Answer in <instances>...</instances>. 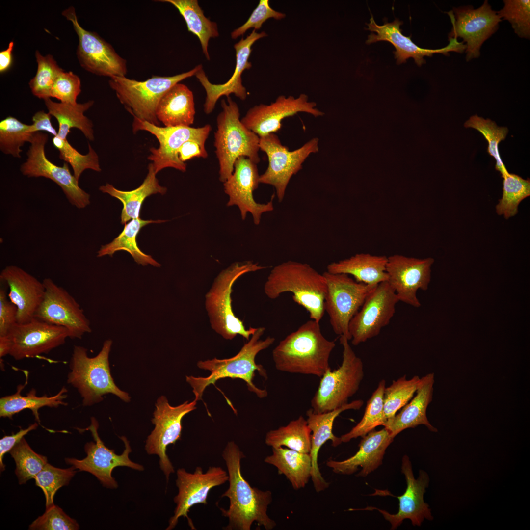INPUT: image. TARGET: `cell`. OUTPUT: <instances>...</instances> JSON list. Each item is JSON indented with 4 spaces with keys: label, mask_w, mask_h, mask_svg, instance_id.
<instances>
[{
    "label": "cell",
    "mask_w": 530,
    "mask_h": 530,
    "mask_svg": "<svg viewBox=\"0 0 530 530\" xmlns=\"http://www.w3.org/2000/svg\"><path fill=\"white\" fill-rule=\"evenodd\" d=\"M222 456L225 462L229 475V488L221 496L227 497L230 504L228 509L220 508L222 515L228 518L226 530H250L253 522L267 530L276 526L274 520L267 514L272 500L270 491H262L252 487L244 478L241 471V460L245 457L237 444L229 441Z\"/></svg>",
    "instance_id": "cell-1"
},
{
    "label": "cell",
    "mask_w": 530,
    "mask_h": 530,
    "mask_svg": "<svg viewBox=\"0 0 530 530\" xmlns=\"http://www.w3.org/2000/svg\"><path fill=\"white\" fill-rule=\"evenodd\" d=\"M319 323L308 320L279 342L272 352L277 370L320 378L331 368L329 358L336 344L323 335Z\"/></svg>",
    "instance_id": "cell-2"
},
{
    "label": "cell",
    "mask_w": 530,
    "mask_h": 530,
    "mask_svg": "<svg viewBox=\"0 0 530 530\" xmlns=\"http://www.w3.org/2000/svg\"><path fill=\"white\" fill-rule=\"evenodd\" d=\"M264 292L271 299L292 292L293 301L307 311L311 319L319 322L323 318L326 280L307 263L289 260L274 267L265 284Z\"/></svg>",
    "instance_id": "cell-3"
},
{
    "label": "cell",
    "mask_w": 530,
    "mask_h": 530,
    "mask_svg": "<svg viewBox=\"0 0 530 530\" xmlns=\"http://www.w3.org/2000/svg\"><path fill=\"white\" fill-rule=\"evenodd\" d=\"M265 328L260 327L251 336L248 342L245 343L240 351L234 356L224 359L214 358L212 360L199 361L197 363L198 368L211 372L206 377H196L193 376H186V380L193 389L195 400L202 399L204 391L210 384H214L222 378H238L243 380L246 383L248 390L254 393L258 398H263L267 396L265 389H261L256 386L253 382L255 371H258L260 375L265 379L267 378L266 370L262 365L257 364L255 362L256 355L262 350L269 347L273 344L275 339L267 337L265 340H261Z\"/></svg>",
    "instance_id": "cell-4"
},
{
    "label": "cell",
    "mask_w": 530,
    "mask_h": 530,
    "mask_svg": "<svg viewBox=\"0 0 530 530\" xmlns=\"http://www.w3.org/2000/svg\"><path fill=\"white\" fill-rule=\"evenodd\" d=\"M221 105L214 145L219 163V180L224 183L233 173L238 158L246 157L257 164L260 162V137L242 123L239 107L231 97H227V101L222 99Z\"/></svg>",
    "instance_id": "cell-5"
},
{
    "label": "cell",
    "mask_w": 530,
    "mask_h": 530,
    "mask_svg": "<svg viewBox=\"0 0 530 530\" xmlns=\"http://www.w3.org/2000/svg\"><path fill=\"white\" fill-rule=\"evenodd\" d=\"M112 344L111 340L105 341L101 350L94 357L88 356L85 347L74 346L67 383L77 389L84 406L102 401L103 396L108 394H113L126 402L130 401L129 394L117 386L110 373L109 354Z\"/></svg>",
    "instance_id": "cell-6"
},
{
    "label": "cell",
    "mask_w": 530,
    "mask_h": 530,
    "mask_svg": "<svg viewBox=\"0 0 530 530\" xmlns=\"http://www.w3.org/2000/svg\"><path fill=\"white\" fill-rule=\"evenodd\" d=\"M251 261L233 263L222 270L214 279L205 295V308L212 328L226 340L240 335L250 339L257 328L246 329L243 322L236 317L232 306L231 295L235 282L244 274L266 268Z\"/></svg>",
    "instance_id": "cell-7"
},
{
    "label": "cell",
    "mask_w": 530,
    "mask_h": 530,
    "mask_svg": "<svg viewBox=\"0 0 530 530\" xmlns=\"http://www.w3.org/2000/svg\"><path fill=\"white\" fill-rule=\"evenodd\" d=\"M203 68L201 64L186 72L172 76H153L138 81L124 77H114L109 80L120 103L134 117L159 126L156 116L158 104L164 95L174 85L195 76Z\"/></svg>",
    "instance_id": "cell-8"
},
{
    "label": "cell",
    "mask_w": 530,
    "mask_h": 530,
    "mask_svg": "<svg viewBox=\"0 0 530 530\" xmlns=\"http://www.w3.org/2000/svg\"><path fill=\"white\" fill-rule=\"evenodd\" d=\"M344 336H340L343 348L340 367L328 369L320 377L317 391L311 401V408L317 413L327 412L348 403V399L358 391L363 379L364 366Z\"/></svg>",
    "instance_id": "cell-9"
},
{
    "label": "cell",
    "mask_w": 530,
    "mask_h": 530,
    "mask_svg": "<svg viewBox=\"0 0 530 530\" xmlns=\"http://www.w3.org/2000/svg\"><path fill=\"white\" fill-rule=\"evenodd\" d=\"M327 282L324 310L335 333L349 341V322L376 286L358 282L345 274L323 273ZM377 286V285H376Z\"/></svg>",
    "instance_id": "cell-10"
},
{
    "label": "cell",
    "mask_w": 530,
    "mask_h": 530,
    "mask_svg": "<svg viewBox=\"0 0 530 530\" xmlns=\"http://www.w3.org/2000/svg\"><path fill=\"white\" fill-rule=\"evenodd\" d=\"M318 138H313L300 148L290 151L274 133L260 137L259 148L267 155L268 166L260 175L259 183L272 186L278 201H282L292 176L302 168L303 163L311 154L318 151Z\"/></svg>",
    "instance_id": "cell-11"
},
{
    "label": "cell",
    "mask_w": 530,
    "mask_h": 530,
    "mask_svg": "<svg viewBox=\"0 0 530 530\" xmlns=\"http://www.w3.org/2000/svg\"><path fill=\"white\" fill-rule=\"evenodd\" d=\"M197 401L172 406L164 396L159 397L155 404L152 423L155 427L146 440L145 449L149 455H157L159 458L160 469L165 476L167 482L170 475L175 472L166 450L170 444H175L181 439L182 420L188 413L196 409Z\"/></svg>",
    "instance_id": "cell-12"
},
{
    "label": "cell",
    "mask_w": 530,
    "mask_h": 530,
    "mask_svg": "<svg viewBox=\"0 0 530 530\" xmlns=\"http://www.w3.org/2000/svg\"><path fill=\"white\" fill-rule=\"evenodd\" d=\"M99 423L94 417L91 418V424L81 430L90 431L95 442H87L84 445L87 456L81 460L74 458H66V463L74 466L80 471L89 472L94 475L103 486L109 489H116L118 483L112 477L114 469L117 467H127L135 470L142 471L144 467L132 461L129 454L132 450L129 441L125 436L120 437L124 444L125 449L121 454H117L114 450L106 447L100 438L98 429Z\"/></svg>",
    "instance_id": "cell-13"
},
{
    "label": "cell",
    "mask_w": 530,
    "mask_h": 530,
    "mask_svg": "<svg viewBox=\"0 0 530 530\" xmlns=\"http://www.w3.org/2000/svg\"><path fill=\"white\" fill-rule=\"evenodd\" d=\"M48 140L46 133L35 132L30 141L27 158L20 167L22 174L28 177H43L56 184L62 190L70 203L78 209H83L90 203V195L81 189L72 174L68 164L57 166L48 159L45 147Z\"/></svg>",
    "instance_id": "cell-14"
},
{
    "label": "cell",
    "mask_w": 530,
    "mask_h": 530,
    "mask_svg": "<svg viewBox=\"0 0 530 530\" xmlns=\"http://www.w3.org/2000/svg\"><path fill=\"white\" fill-rule=\"evenodd\" d=\"M176 475V485L178 492L174 498L176 507L166 530L173 529L181 517L186 518L190 528L196 530L192 520L188 515L189 509L197 504L207 505L210 491L228 481V473L219 466H210L205 472H203L201 467L198 466L193 473L187 472L185 468H179Z\"/></svg>",
    "instance_id": "cell-15"
},
{
    "label": "cell",
    "mask_w": 530,
    "mask_h": 530,
    "mask_svg": "<svg viewBox=\"0 0 530 530\" xmlns=\"http://www.w3.org/2000/svg\"><path fill=\"white\" fill-rule=\"evenodd\" d=\"M133 132L146 131L154 135L159 142L158 148L150 149L148 159L152 161L157 174L162 169L171 167L185 172L186 165L179 159L177 151L186 141L193 139L205 143L212 130L209 124L199 128L190 126L161 127L134 118Z\"/></svg>",
    "instance_id": "cell-16"
},
{
    "label": "cell",
    "mask_w": 530,
    "mask_h": 530,
    "mask_svg": "<svg viewBox=\"0 0 530 530\" xmlns=\"http://www.w3.org/2000/svg\"><path fill=\"white\" fill-rule=\"evenodd\" d=\"M398 302L387 281L376 286L349 322L352 344L357 346L378 335L390 323Z\"/></svg>",
    "instance_id": "cell-17"
},
{
    "label": "cell",
    "mask_w": 530,
    "mask_h": 530,
    "mask_svg": "<svg viewBox=\"0 0 530 530\" xmlns=\"http://www.w3.org/2000/svg\"><path fill=\"white\" fill-rule=\"evenodd\" d=\"M62 15L73 24L79 40L77 55L80 65L87 71L99 75L124 77L127 73L126 60L112 46L96 33L87 31L79 23L74 8L70 7Z\"/></svg>",
    "instance_id": "cell-18"
},
{
    "label": "cell",
    "mask_w": 530,
    "mask_h": 530,
    "mask_svg": "<svg viewBox=\"0 0 530 530\" xmlns=\"http://www.w3.org/2000/svg\"><path fill=\"white\" fill-rule=\"evenodd\" d=\"M452 25L449 39L460 37L466 42V59L478 58L482 44L498 29L502 20L488 0L477 9L472 6L454 7L447 12Z\"/></svg>",
    "instance_id": "cell-19"
},
{
    "label": "cell",
    "mask_w": 530,
    "mask_h": 530,
    "mask_svg": "<svg viewBox=\"0 0 530 530\" xmlns=\"http://www.w3.org/2000/svg\"><path fill=\"white\" fill-rule=\"evenodd\" d=\"M43 282L45 295L34 318L65 328L71 339H81L91 332L90 322L74 297L51 278H45Z\"/></svg>",
    "instance_id": "cell-20"
},
{
    "label": "cell",
    "mask_w": 530,
    "mask_h": 530,
    "mask_svg": "<svg viewBox=\"0 0 530 530\" xmlns=\"http://www.w3.org/2000/svg\"><path fill=\"white\" fill-rule=\"evenodd\" d=\"M434 262L430 257L419 259L400 254L387 257V282L399 301L416 308L421 306L417 292L419 289H428Z\"/></svg>",
    "instance_id": "cell-21"
},
{
    "label": "cell",
    "mask_w": 530,
    "mask_h": 530,
    "mask_svg": "<svg viewBox=\"0 0 530 530\" xmlns=\"http://www.w3.org/2000/svg\"><path fill=\"white\" fill-rule=\"evenodd\" d=\"M260 175L257 164L245 157L238 158L234 166V171L223 183L224 191L228 196V207L237 206L242 220L248 213L251 214L254 223L259 225L262 214L273 210V195L266 203H259L253 197V192L259 186Z\"/></svg>",
    "instance_id": "cell-22"
},
{
    "label": "cell",
    "mask_w": 530,
    "mask_h": 530,
    "mask_svg": "<svg viewBox=\"0 0 530 530\" xmlns=\"http://www.w3.org/2000/svg\"><path fill=\"white\" fill-rule=\"evenodd\" d=\"M7 335L11 344L9 355L19 360L48 353L65 343L69 332L63 327L34 318L26 323H17Z\"/></svg>",
    "instance_id": "cell-23"
},
{
    "label": "cell",
    "mask_w": 530,
    "mask_h": 530,
    "mask_svg": "<svg viewBox=\"0 0 530 530\" xmlns=\"http://www.w3.org/2000/svg\"><path fill=\"white\" fill-rule=\"evenodd\" d=\"M316 103L309 102L308 97L301 94L297 98L281 95L270 105L260 104L250 108L241 119L242 123L260 137L274 133L281 126V121L298 112H304L315 117L324 113L316 108Z\"/></svg>",
    "instance_id": "cell-24"
},
{
    "label": "cell",
    "mask_w": 530,
    "mask_h": 530,
    "mask_svg": "<svg viewBox=\"0 0 530 530\" xmlns=\"http://www.w3.org/2000/svg\"><path fill=\"white\" fill-rule=\"evenodd\" d=\"M402 24V21L395 19L392 22H385L383 25H378L371 15L370 22L366 24L368 26L366 29L372 32L368 35L366 43L370 44L378 41H387L392 44L396 49L394 54L398 64L404 63L407 59L412 58L418 66L425 63L424 58V56H432L435 53L449 55V53L450 52L462 53L466 49L463 42H459L456 38L449 39L448 45L441 49L420 48L411 40L410 36L407 37L402 34L400 28Z\"/></svg>",
    "instance_id": "cell-25"
},
{
    "label": "cell",
    "mask_w": 530,
    "mask_h": 530,
    "mask_svg": "<svg viewBox=\"0 0 530 530\" xmlns=\"http://www.w3.org/2000/svg\"><path fill=\"white\" fill-rule=\"evenodd\" d=\"M401 473L404 474L407 487L399 500V509L397 513L390 514L387 511L374 507H368L363 510H377L386 520L391 524V530H395L406 519L411 521L413 526H420L426 519L432 520L433 517L429 505L424 500V494L428 487L429 477L424 471L420 470L419 476L415 479L409 457L404 455L402 458Z\"/></svg>",
    "instance_id": "cell-26"
},
{
    "label": "cell",
    "mask_w": 530,
    "mask_h": 530,
    "mask_svg": "<svg viewBox=\"0 0 530 530\" xmlns=\"http://www.w3.org/2000/svg\"><path fill=\"white\" fill-rule=\"evenodd\" d=\"M262 31L258 33L253 29L246 38L241 39L234 45L236 54V64L234 72L229 80L223 84L212 83L206 76L203 68L195 74V77L204 88L206 97L204 104V111L207 114L212 112L218 100L222 96H230L231 94L241 100L247 96L245 87L242 83L241 74L246 69L252 67L249 58L252 52L253 44L258 40L267 36Z\"/></svg>",
    "instance_id": "cell-27"
},
{
    "label": "cell",
    "mask_w": 530,
    "mask_h": 530,
    "mask_svg": "<svg viewBox=\"0 0 530 530\" xmlns=\"http://www.w3.org/2000/svg\"><path fill=\"white\" fill-rule=\"evenodd\" d=\"M0 280L9 288L8 296L17 308V323H25L34 318L44 297L43 282L22 268L6 266L0 274Z\"/></svg>",
    "instance_id": "cell-28"
},
{
    "label": "cell",
    "mask_w": 530,
    "mask_h": 530,
    "mask_svg": "<svg viewBox=\"0 0 530 530\" xmlns=\"http://www.w3.org/2000/svg\"><path fill=\"white\" fill-rule=\"evenodd\" d=\"M363 404V400L358 399L325 413H317L312 408L307 411L306 420L311 431V446L309 453L312 461L311 478L317 492L324 490L329 486V483L325 481L319 471L318 463L319 450L328 440L331 441L333 447L342 443L340 437L335 436L332 432L335 419L342 412L350 409L359 410Z\"/></svg>",
    "instance_id": "cell-29"
},
{
    "label": "cell",
    "mask_w": 530,
    "mask_h": 530,
    "mask_svg": "<svg viewBox=\"0 0 530 530\" xmlns=\"http://www.w3.org/2000/svg\"><path fill=\"white\" fill-rule=\"evenodd\" d=\"M394 439L385 428L379 431L374 429L362 437L359 449L353 456L341 461L330 459L326 465L335 473L341 475H351L360 467L362 469L356 476L366 477L382 464L386 450Z\"/></svg>",
    "instance_id": "cell-30"
},
{
    "label": "cell",
    "mask_w": 530,
    "mask_h": 530,
    "mask_svg": "<svg viewBox=\"0 0 530 530\" xmlns=\"http://www.w3.org/2000/svg\"><path fill=\"white\" fill-rule=\"evenodd\" d=\"M434 374L428 373L420 378L416 395L403 407L401 411L393 418L388 419L384 428L394 438L403 430L414 428L419 425H424L431 431L437 432V429L429 423L427 416V408L431 402L433 393Z\"/></svg>",
    "instance_id": "cell-31"
},
{
    "label": "cell",
    "mask_w": 530,
    "mask_h": 530,
    "mask_svg": "<svg viewBox=\"0 0 530 530\" xmlns=\"http://www.w3.org/2000/svg\"><path fill=\"white\" fill-rule=\"evenodd\" d=\"M387 263V257L384 255L358 253L329 264L326 271L333 274L351 275L358 282L376 286L388 281Z\"/></svg>",
    "instance_id": "cell-32"
},
{
    "label": "cell",
    "mask_w": 530,
    "mask_h": 530,
    "mask_svg": "<svg viewBox=\"0 0 530 530\" xmlns=\"http://www.w3.org/2000/svg\"><path fill=\"white\" fill-rule=\"evenodd\" d=\"M195 114L193 93L180 83L164 95L156 110L158 120L165 127L190 126L194 122Z\"/></svg>",
    "instance_id": "cell-33"
},
{
    "label": "cell",
    "mask_w": 530,
    "mask_h": 530,
    "mask_svg": "<svg viewBox=\"0 0 530 530\" xmlns=\"http://www.w3.org/2000/svg\"><path fill=\"white\" fill-rule=\"evenodd\" d=\"M148 172L142 184L131 191H122L116 189L112 185L106 184L100 186L99 190L119 200L123 207L121 214V223L125 224L130 220L140 217L141 206L145 199L152 194H164L167 188L159 184L156 177L152 163L149 164Z\"/></svg>",
    "instance_id": "cell-34"
},
{
    "label": "cell",
    "mask_w": 530,
    "mask_h": 530,
    "mask_svg": "<svg viewBox=\"0 0 530 530\" xmlns=\"http://www.w3.org/2000/svg\"><path fill=\"white\" fill-rule=\"evenodd\" d=\"M44 101L48 113L55 117L58 122L56 136L66 139L71 132L70 130L76 128L80 130L88 140L93 141L94 139L92 122L84 115V112L93 106V101L76 104L55 102L50 98Z\"/></svg>",
    "instance_id": "cell-35"
},
{
    "label": "cell",
    "mask_w": 530,
    "mask_h": 530,
    "mask_svg": "<svg viewBox=\"0 0 530 530\" xmlns=\"http://www.w3.org/2000/svg\"><path fill=\"white\" fill-rule=\"evenodd\" d=\"M272 448V454L266 457L264 462L276 467L278 474L284 475L293 489L304 488L311 477L312 461L310 454L283 447Z\"/></svg>",
    "instance_id": "cell-36"
},
{
    "label": "cell",
    "mask_w": 530,
    "mask_h": 530,
    "mask_svg": "<svg viewBox=\"0 0 530 530\" xmlns=\"http://www.w3.org/2000/svg\"><path fill=\"white\" fill-rule=\"evenodd\" d=\"M27 384L17 387V392L12 395L7 396L0 399V417L12 418V416L24 409L31 410L35 420L40 424L38 410L45 406L57 407L60 405L66 406L67 403L64 399L67 396V389L63 387L56 395L48 397L36 396V390L31 389L26 396L21 392Z\"/></svg>",
    "instance_id": "cell-37"
},
{
    "label": "cell",
    "mask_w": 530,
    "mask_h": 530,
    "mask_svg": "<svg viewBox=\"0 0 530 530\" xmlns=\"http://www.w3.org/2000/svg\"><path fill=\"white\" fill-rule=\"evenodd\" d=\"M166 220H142L140 217L131 220L125 224L122 232L111 242L102 245L97 253V257L106 255L112 256L115 252L124 250L129 252L135 262L142 265H151L159 267L161 265L155 260L151 256L143 252L139 248L136 241L137 236L141 229L151 223H161Z\"/></svg>",
    "instance_id": "cell-38"
},
{
    "label": "cell",
    "mask_w": 530,
    "mask_h": 530,
    "mask_svg": "<svg viewBox=\"0 0 530 530\" xmlns=\"http://www.w3.org/2000/svg\"><path fill=\"white\" fill-rule=\"evenodd\" d=\"M157 1L170 3L176 7L183 17L189 32L199 40L206 59L210 60L208 52L211 38L218 37L219 33L217 23L206 17L197 0H159Z\"/></svg>",
    "instance_id": "cell-39"
},
{
    "label": "cell",
    "mask_w": 530,
    "mask_h": 530,
    "mask_svg": "<svg viewBox=\"0 0 530 530\" xmlns=\"http://www.w3.org/2000/svg\"><path fill=\"white\" fill-rule=\"evenodd\" d=\"M265 443L272 448L285 446L301 453L309 454L311 431L307 420L300 416L286 426L269 431L266 434Z\"/></svg>",
    "instance_id": "cell-40"
},
{
    "label": "cell",
    "mask_w": 530,
    "mask_h": 530,
    "mask_svg": "<svg viewBox=\"0 0 530 530\" xmlns=\"http://www.w3.org/2000/svg\"><path fill=\"white\" fill-rule=\"evenodd\" d=\"M386 381L381 380L368 400L364 415L361 421L351 430L342 435V443H346L358 437H363L379 425H384L387 421L383 408V396Z\"/></svg>",
    "instance_id": "cell-41"
},
{
    "label": "cell",
    "mask_w": 530,
    "mask_h": 530,
    "mask_svg": "<svg viewBox=\"0 0 530 530\" xmlns=\"http://www.w3.org/2000/svg\"><path fill=\"white\" fill-rule=\"evenodd\" d=\"M34 133L31 125L9 116L0 122V149L5 154L20 158L21 147L30 142Z\"/></svg>",
    "instance_id": "cell-42"
},
{
    "label": "cell",
    "mask_w": 530,
    "mask_h": 530,
    "mask_svg": "<svg viewBox=\"0 0 530 530\" xmlns=\"http://www.w3.org/2000/svg\"><path fill=\"white\" fill-rule=\"evenodd\" d=\"M464 127L476 129L483 135L488 143L487 152L496 160V170L500 172L503 178L507 176L509 173L502 160L498 149L500 142L507 136V128L499 127L490 119H485L477 115L471 116L465 123Z\"/></svg>",
    "instance_id": "cell-43"
},
{
    "label": "cell",
    "mask_w": 530,
    "mask_h": 530,
    "mask_svg": "<svg viewBox=\"0 0 530 530\" xmlns=\"http://www.w3.org/2000/svg\"><path fill=\"white\" fill-rule=\"evenodd\" d=\"M503 184V195L496 206V212L507 219L517 213L520 203L530 195V180L509 173Z\"/></svg>",
    "instance_id": "cell-44"
},
{
    "label": "cell",
    "mask_w": 530,
    "mask_h": 530,
    "mask_svg": "<svg viewBox=\"0 0 530 530\" xmlns=\"http://www.w3.org/2000/svg\"><path fill=\"white\" fill-rule=\"evenodd\" d=\"M9 453L15 460L16 465L15 472L20 484L34 479L48 463L47 457L33 451L24 437Z\"/></svg>",
    "instance_id": "cell-45"
},
{
    "label": "cell",
    "mask_w": 530,
    "mask_h": 530,
    "mask_svg": "<svg viewBox=\"0 0 530 530\" xmlns=\"http://www.w3.org/2000/svg\"><path fill=\"white\" fill-rule=\"evenodd\" d=\"M420 378L414 376L408 380L406 375L394 380L392 384L385 387L383 396V408L387 419L396 414L411 400L416 393Z\"/></svg>",
    "instance_id": "cell-46"
},
{
    "label": "cell",
    "mask_w": 530,
    "mask_h": 530,
    "mask_svg": "<svg viewBox=\"0 0 530 530\" xmlns=\"http://www.w3.org/2000/svg\"><path fill=\"white\" fill-rule=\"evenodd\" d=\"M52 142L59 152V158L71 165L73 175L78 181L86 169L101 171L98 156L89 143L88 153L82 155L72 147L67 139L55 136L53 137Z\"/></svg>",
    "instance_id": "cell-47"
},
{
    "label": "cell",
    "mask_w": 530,
    "mask_h": 530,
    "mask_svg": "<svg viewBox=\"0 0 530 530\" xmlns=\"http://www.w3.org/2000/svg\"><path fill=\"white\" fill-rule=\"evenodd\" d=\"M35 57L37 70L36 75L29 82V85L34 96L45 100L51 97V91L54 81L63 71L50 54L43 56L36 51Z\"/></svg>",
    "instance_id": "cell-48"
},
{
    "label": "cell",
    "mask_w": 530,
    "mask_h": 530,
    "mask_svg": "<svg viewBox=\"0 0 530 530\" xmlns=\"http://www.w3.org/2000/svg\"><path fill=\"white\" fill-rule=\"evenodd\" d=\"M72 466L60 469L47 463L35 477L36 485L42 490L46 499V509L54 505L53 498L57 491L67 485L77 471Z\"/></svg>",
    "instance_id": "cell-49"
},
{
    "label": "cell",
    "mask_w": 530,
    "mask_h": 530,
    "mask_svg": "<svg viewBox=\"0 0 530 530\" xmlns=\"http://www.w3.org/2000/svg\"><path fill=\"white\" fill-rule=\"evenodd\" d=\"M504 2V7L497 11L500 18L508 21L519 37L530 39V0H505Z\"/></svg>",
    "instance_id": "cell-50"
},
{
    "label": "cell",
    "mask_w": 530,
    "mask_h": 530,
    "mask_svg": "<svg viewBox=\"0 0 530 530\" xmlns=\"http://www.w3.org/2000/svg\"><path fill=\"white\" fill-rule=\"evenodd\" d=\"M80 526L77 521L67 515L58 506L53 505L46 509L29 526L32 530H77Z\"/></svg>",
    "instance_id": "cell-51"
},
{
    "label": "cell",
    "mask_w": 530,
    "mask_h": 530,
    "mask_svg": "<svg viewBox=\"0 0 530 530\" xmlns=\"http://www.w3.org/2000/svg\"><path fill=\"white\" fill-rule=\"evenodd\" d=\"M80 92L81 82L79 77L72 72L63 71L54 81L51 97L59 100L61 103L76 104Z\"/></svg>",
    "instance_id": "cell-52"
},
{
    "label": "cell",
    "mask_w": 530,
    "mask_h": 530,
    "mask_svg": "<svg viewBox=\"0 0 530 530\" xmlns=\"http://www.w3.org/2000/svg\"><path fill=\"white\" fill-rule=\"evenodd\" d=\"M285 13L277 11L269 5L268 0H260L256 8L253 10L247 21L239 27L234 29L231 33V37L236 39L249 29L253 28L254 30L261 28L262 25L270 18L279 20L285 18Z\"/></svg>",
    "instance_id": "cell-53"
},
{
    "label": "cell",
    "mask_w": 530,
    "mask_h": 530,
    "mask_svg": "<svg viewBox=\"0 0 530 530\" xmlns=\"http://www.w3.org/2000/svg\"><path fill=\"white\" fill-rule=\"evenodd\" d=\"M17 308L9 299L6 290L0 289V336H6L16 324Z\"/></svg>",
    "instance_id": "cell-54"
},
{
    "label": "cell",
    "mask_w": 530,
    "mask_h": 530,
    "mask_svg": "<svg viewBox=\"0 0 530 530\" xmlns=\"http://www.w3.org/2000/svg\"><path fill=\"white\" fill-rule=\"evenodd\" d=\"M38 426V424L35 423L26 429H21L16 433L11 435H5L0 440V469L1 472L3 471L5 469V465L3 462L4 455L6 453L9 452L24 437V436L30 431L36 429Z\"/></svg>",
    "instance_id": "cell-55"
},
{
    "label": "cell",
    "mask_w": 530,
    "mask_h": 530,
    "mask_svg": "<svg viewBox=\"0 0 530 530\" xmlns=\"http://www.w3.org/2000/svg\"><path fill=\"white\" fill-rule=\"evenodd\" d=\"M205 143L190 139L184 142L177 151V156L181 161L185 163L194 157L206 158L208 156L205 147Z\"/></svg>",
    "instance_id": "cell-56"
},
{
    "label": "cell",
    "mask_w": 530,
    "mask_h": 530,
    "mask_svg": "<svg viewBox=\"0 0 530 530\" xmlns=\"http://www.w3.org/2000/svg\"><path fill=\"white\" fill-rule=\"evenodd\" d=\"M52 115L49 113H46L43 110L36 112L32 116V130L34 133L45 131L55 136L57 131L53 126L51 121Z\"/></svg>",
    "instance_id": "cell-57"
},
{
    "label": "cell",
    "mask_w": 530,
    "mask_h": 530,
    "mask_svg": "<svg viewBox=\"0 0 530 530\" xmlns=\"http://www.w3.org/2000/svg\"><path fill=\"white\" fill-rule=\"evenodd\" d=\"M14 46L13 41L9 43L8 48L0 52V72L3 73L11 67L12 62V51Z\"/></svg>",
    "instance_id": "cell-58"
},
{
    "label": "cell",
    "mask_w": 530,
    "mask_h": 530,
    "mask_svg": "<svg viewBox=\"0 0 530 530\" xmlns=\"http://www.w3.org/2000/svg\"><path fill=\"white\" fill-rule=\"evenodd\" d=\"M11 347V341L8 335L0 336V359L6 355L9 354Z\"/></svg>",
    "instance_id": "cell-59"
}]
</instances>
